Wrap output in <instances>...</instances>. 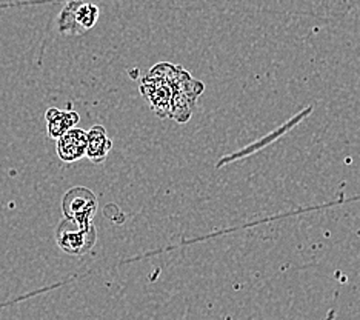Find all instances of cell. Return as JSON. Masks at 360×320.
<instances>
[{
  "instance_id": "cell-1",
  "label": "cell",
  "mask_w": 360,
  "mask_h": 320,
  "mask_svg": "<svg viewBox=\"0 0 360 320\" xmlns=\"http://www.w3.org/2000/svg\"><path fill=\"white\" fill-rule=\"evenodd\" d=\"M141 91L159 117L190 120L203 84L194 80L182 67L159 63L142 80Z\"/></svg>"
},
{
  "instance_id": "cell-2",
  "label": "cell",
  "mask_w": 360,
  "mask_h": 320,
  "mask_svg": "<svg viewBox=\"0 0 360 320\" xmlns=\"http://www.w3.org/2000/svg\"><path fill=\"white\" fill-rule=\"evenodd\" d=\"M56 241L60 248L71 254V256H84L88 251H91L97 241L96 226L91 224L88 226H80L76 222L65 219L57 226Z\"/></svg>"
},
{
  "instance_id": "cell-3",
  "label": "cell",
  "mask_w": 360,
  "mask_h": 320,
  "mask_svg": "<svg viewBox=\"0 0 360 320\" xmlns=\"http://www.w3.org/2000/svg\"><path fill=\"white\" fill-rule=\"evenodd\" d=\"M62 210L65 219L76 222L80 226L93 224L97 212V199L91 190L85 186H76L63 197Z\"/></svg>"
},
{
  "instance_id": "cell-4",
  "label": "cell",
  "mask_w": 360,
  "mask_h": 320,
  "mask_svg": "<svg viewBox=\"0 0 360 320\" xmlns=\"http://www.w3.org/2000/svg\"><path fill=\"white\" fill-rule=\"evenodd\" d=\"M99 19V8L93 4L71 2L60 15V30L68 34H82L91 30Z\"/></svg>"
},
{
  "instance_id": "cell-5",
  "label": "cell",
  "mask_w": 360,
  "mask_h": 320,
  "mask_svg": "<svg viewBox=\"0 0 360 320\" xmlns=\"http://www.w3.org/2000/svg\"><path fill=\"white\" fill-rule=\"evenodd\" d=\"M86 131L71 128L57 139V155L63 162H77L86 154Z\"/></svg>"
},
{
  "instance_id": "cell-6",
  "label": "cell",
  "mask_w": 360,
  "mask_h": 320,
  "mask_svg": "<svg viewBox=\"0 0 360 320\" xmlns=\"http://www.w3.org/2000/svg\"><path fill=\"white\" fill-rule=\"evenodd\" d=\"M86 158L94 163H102L112 148V141L102 125H96L88 131Z\"/></svg>"
},
{
  "instance_id": "cell-7",
  "label": "cell",
  "mask_w": 360,
  "mask_h": 320,
  "mask_svg": "<svg viewBox=\"0 0 360 320\" xmlns=\"http://www.w3.org/2000/svg\"><path fill=\"white\" fill-rule=\"evenodd\" d=\"M46 117V129L48 136L53 139H59L67 131L76 127L80 117L76 111H62L57 108H50L45 114Z\"/></svg>"
}]
</instances>
